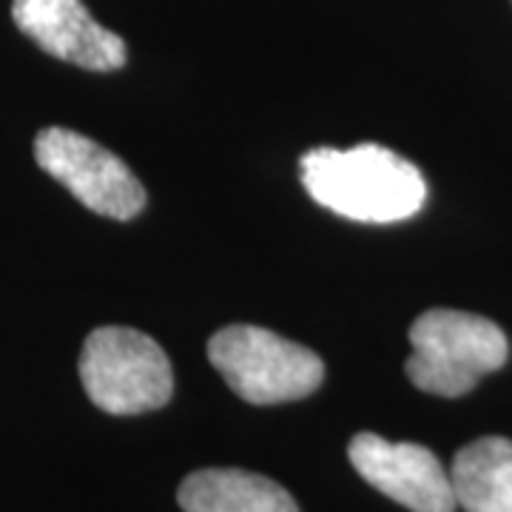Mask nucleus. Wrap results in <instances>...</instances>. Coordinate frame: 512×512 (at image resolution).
<instances>
[{"label": "nucleus", "mask_w": 512, "mask_h": 512, "mask_svg": "<svg viewBox=\"0 0 512 512\" xmlns=\"http://www.w3.org/2000/svg\"><path fill=\"white\" fill-rule=\"evenodd\" d=\"M299 177L313 200L353 222L410 220L427 202V180L419 168L376 143L348 151L311 148L299 160Z\"/></svg>", "instance_id": "1"}, {"label": "nucleus", "mask_w": 512, "mask_h": 512, "mask_svg": "<svg viewBox=\"0 0 512 512\" xmlns=\"http://www.w3.org/2000/svg\"><path fill=\"white\" fill-rule=\"evenodd\" d=\"M410 345L407 379L444 399L467 396L481 376L501 370L510 353L507 336L495 322L447 308L421 313L410 328Z\"/></svg>", "instance_id": "2"}, {"label": "nucleus", "mask_w": 512, "mask_h": 512, "mask_svg": "<svg viewBox=\"0 0 512 512\" xmlns=\"http://www.w3.org/2000/svg\"><path fill=\"white\" fill-rule=\"evenodd\" d=\"M208 359L248 404L299 402L325 379V365L311 348L256 325L217 330L208 342Z\"/></svg>", "instance_id": "3"}, {"label": "nucleus", "mask_w": 512, "mask_h": 512, "mask_svg": "<svg viewBox=\"0 0 512 512\" xmlns=\"http://www.w3.org/2000/svg\"><path fill=\"white\" fill-rule=\"evenodd\" d=\"M80 382L103 413L140 416L168 404L174 393V370L151 336L106 325L92 330L83 345Z\"/></svg>", "instance_id": "4"}, {"label": "nucleus", "mask_w": 512, "mask_h": 512, "mask_svg": "<svg viewBox=\"0 0 512 512\" xmlns=\"http://www.w3.org/2000/svg\"><path fill=\"white\" fill-rule=\"evenodd\" d=\"M35 160L100 217L134 220L146 208V191L131 168L72 128H43L35 140Z\"/></svg>", "instance_id": "5"}, {"label": "nucleus", "mask_w": 512, "mask_h": 512, "mask_svg": "<svg viewBox=\"0 0 512 512\" xmlns=\"http://www.w3.org/2000/svg\"><path fill=\"white\" fill-rule=\"evenodd\" d=\"M353 470L410 512H456L450 470L427 447L413 441H387L376 433H359L348 444Z\"/></svg>", "instance_id": "6"}, {"label": "nucleus", "mask_w": 512, "mask_h": 512, "mask_svg": "<svg viewBox=\"0 0 512 512\" xmlns=\"http://www.w3.org/2000/svg\"><path fill=\"white\" fill-rule=\"evenodd\" d=\"M12 18L43 52L89 72H114L126 63L123 37L89 15L80 0H15Z\"/></svg>", "instance_id": "7"}, {"label": "nucleus", "mask_w": 512, "mask_h": 512, "mask_svg": "<svg viewBox=\"0 0 512 512\" xmlns=\"http://www.w3.org/2000/svg\"><path fill=\"white\" fill-rule=\"evenodd\" d=\"M185 512H299L276 481L234 467L191 473L177 490Z\"/></svg>", "instance_id": "8"}, {"label": "nucleus", "mask_w": 512, "mask_h": 512, "mask_svg": "<svg viewBox=\"0 0 512 512\" xmlns=\"http://www.w3.org/2000/svg\"><path fill=\"white\" fill-rule=\"evenodd\" d=\"M464 512H512V441L484 436L461 447L450 467Z\"/></svg>", "instance_id": "9"}]
</instances>
